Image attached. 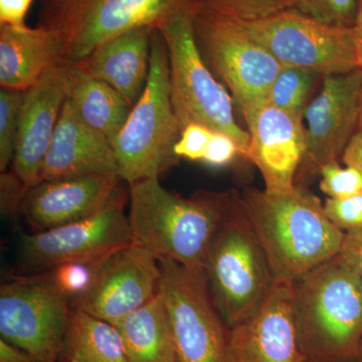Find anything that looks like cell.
Returning a JSON list of instances; mask_svg holds the SVG:
<instances>
[{"instance_id":"6da1fadb","label":"cell","mask_w":362,"mask_h":362,"mask_svg":"<svg viewBox=\"0 0 362 362\" xmlns=\"http://www.w3.org/2000/svg\"><path fill=\"white\" fill-rule=\"evenodd\" d=\"M240 197L275 280L294 282L341 251L345 233L304 187L278 192L247 188Z\"/></svg>"},{"instance_id":"7a4b0ae2","label":"cell","mask_w":362,"mask_h":362,"mask_svg":"<svg viewBox=\"0 0 362 362\" xmlns=\"http://www.w3.org/2000/svg\"><path fill=\"white\" fill-rule=\"evenodd\" d=\"M129 188L133 243L158 259L204 270L233 192H197L187 199L162 187L158 178L135 181Z\"/></svg>"},{"instance_id":"3957f363","label":"cell","mask_w":362,"mask_h":362,"mask_svg":"<svg viewBox=\"0 0 362 362\" xmlns=\"http://www.w3.org/2000/svg\"><path fill=\"white\" fill-rule=\"evenodd\" d=\"M307 362L354 361L362 340V281L339 254L293 282Z\"/></svg>"},{"instance_id":"277c9868","label":"cell","mask_w":362,"mask_h":362,"mask_svg":"<svg viewBox=\"0 0 362 362\" xmlns=\"http://www.w3.org/2000/svg\"><path fill=\"white\" fill-rule=\"evenodd\" d=\"M204 273L214 303L228 329L258 310L275 283L265 250L239 194L233 192L209 247Z\"/></svg>"},{"instance_id":"5b68a950","label":"cell","mask_w":362,"mask_h":362,"mask_svg":"<svg viewBox=\"0 0 362 362\" xmlns=\"http://www.w3.org/2000/svg\"><path fill=\"white\" fill-rule=\"evenodd\" d=\"M181 128L171 103L168 47L158 28L152 35L148 81L127 122L111 142L119 176L128 185L158 178L180 158L175 147Z\"/></svg>"},{"instance_id":"8992f818","label":"cell","mask_w":362,"mask_h":362,"mask_svg":"<svg viewBox=\"0 0 362 362\" xmlns=\"http://www.w3.org/2000/svg\"><path fill=\"white\" fill-rule=\"evenodd\" d=\"M158 30L168 47L171 103L181 131L189 124H199L223 133L235 140L247 158L251 136L235 122L232 98L202 58L195 40L192 9Z\"/></svg>"},{"instance_id":"52a82bcc","label":"cell","mask_w":362,"mask_h":362,"mask_svg":"<svg viewBox=\"0 0 362 362\" xmlns=\"http://www.w3.org/2000/svg\"><path fill=\"white\" fill-rule=\"evenodd\" d=\"M188 9L190 0H42L39 26L58 33L66 63L76 65L107 40L159 28Z\"/></svg>"},{"instance_id":"ba28073f","label":"cell","mask_w":362,"mask_h":362,"mask_svg":"<svg viewBox=\"0 0 362 362\" xmlns=\"http://www.w3.org/2000/svg\"><path fill=\"white\" fill-rule=\"evenodd\" d=\"M194 32L202 58L232 92L247 128L268 105L274 81L285 66L252 40L235 21L192 11Z\"/></svg>"},{"instance_id":"9c48e42d","label":"cell","mask_w":362,"mask_h":362,"mask_svg":"<svg viewBox=\"0 0 362 362\" xmlns=\"http://www.w3.org/2000/svg\"><path fill=\"white\" fill-rule=\"evenodd\" d=\"M163 298L177 362H232L230 329L209 291L206 273L158 259Z\"/></svg>"},{"instance_id":"30bf717a","label":"cell","mask_w":362,"mask_h":362,"mask_svg":"<svg viewBox=\"0 0 362 362\" xmlns=\"http://www.w3.org/2000/svg\"><path fill=\"white\" fill-rule=\"evenodd\" d=\"M71 302L47 274L21 275L0 288V334L40 362L66 354Z\"/></svg>"},{"instance_id":"8fae6325","label":"cell","mask_w":362,"mask_h":362,"mask_svg":"<svg viewBox=\"0 0 362 362\" xmlns=\"http://www.w3.org/2000/svg\"><path fill=\"white\" fill-rule=\"evenodd\" d=\"M235 21L283 66L322 77L359 69L352 28L325 25L293 11Z\"/></svg>"},{"instance_id":"7c38bea8","label":"cell","mask_w":362,"mask_h":362,"mask_svg":"<svg viewBox=\"0 0 362 362\" xmlns=\"http://www.w3.org/2000/svg\"><path fill=\"white\" fill-rule=\"evenodd\" d=\"M128 195L124 189L98 213L68 225L23 233L18 242V265L25 275L44 273L68 263L102 258L131 244Z\"/></svg>"},{"instance_id":"4fadbf2b","label":"cell","mask_w":362,"mask_h":362,"mask_svg":"<svg viewBox=\"0 0 362 362\" xmlns=\"http://www.w3.org/2000/svg\"><path fill=\"white\" fill-rule=\"evenodd\" d=\"M362 69L324 76L322 88L305 111L306 147L295 185L304 187L338 161L358 127Z\"/></svg>"},{"instance_id":"5bb4252c","label":"cell","mask_w":362,"mask_h":362,"mask_svg":"<svg viewBox=\"0 0 362 362\" xmlns=\"http://www.w3.org/2000/svg\"><path fill=\"white\" fill-rule=\"evenodd\" d=\"M160 278L158 259L132 242L107 257L89 291L71 308L116 325L156 296Z\"/></svg>"},{"instance_id":"9a60e30c","label":"cell","mask_w":362,"mask_h":362,"mask_svg":"<svg viewBox=\"0 0 362 362\" xmlns=\"http://www.w3.org/2000/svg\"><path fill=\"white\" fill-rule=\"evenodd\" d=\"M232 362H307L295 312L293 282L275 280L265 301L230 329Z\"/></svg>"},{"instance_id":"2e32d148","label":"cell","mask_w":362,"mask_h":362,"mask_svg":"<svg viewBox=\"0 0 362 362\" xmlns=\"http://www.w3.org/2000/svg\"><path fill=\"white\" fill-rule=\"evenodd\" d=\"M71 66L68 63L56 66L23 94L11 169L28 187L42 181L45 156L68 99Z\"/></svg>"},{"instance_id":"e0dca14e","label":"cell","mask_w":362,"mask_h":362,"mask_svg":"<svg viewBox=\"0 0 362 362\" xmlns=\"http://www.w3.org/2000/svg\"><path fill=\"white\" fill-rule=\"evenodd\" d=\"M120 180L119 175H93L40 181L26 190L20 214L35 232L83 220L120 192Z\"/></svg>"},{"instance_id":"ac0fdd59","label":"cell","mask_w":362,"mask_h":362,"mask_svg":"<svg viewBox=\"0 0 362 362\" xmlns=\"http://www.w3.org/2000/svg\"><path fill=\"white\" fill-rule=\"evenodd\" d=\"M251 141L247 159L259 169L268 192L294 187L303 159V118L267 105L247 128Z\"/></svg>"},{"instance_id":"d6986e66","label":"cell","mask_w":362,"mask_h":362,"mask_svg":"<svg viewBox=\"0 0 362 362\" xmlns=\"http://www.w3.org/2000/svg\"><path fill=\"white\" fill-rule=\"evenodd\" d=\"M93 175H119L108 138L90 128L66 100L42 171V180Z\"/></svg>"},{"instance_id":"ffe728a7","label":"cell","mask_w":362,"mask_h":362,"mask_svg":"<svg viewBox=\"0 0 362 362\" xmlns=\"http://www.w3.org/2000/svg\"><path fill=\"white\" fill-rule=\"evenodd\" d=\"M64 63L65 49L58 33L40 26H0L1 88L25 92Z\"/></svg>"},{"instance_id":"44dd1931","label":"cell","mask_w":362,"mask_h":362,"mask_svg":"<svg viewBox=\"0 0 362 362\" xmlns=\"http://www.w3.org/2000/svg\"><path fill=\"white\" fill-rule=\"evenodd\" d=\"M156 30L143 26L122 33L93 49L78 65L111 86L133 107L148 81L152 35Z\"/></svg>"},{"instance_id":"7402d4cb","label":"cell","mask_w":362,"mask_h":362,"mask_svg":"<svg viewBox=\"0 0 362 362\" xmlns=\"http://www.w3.org/2000/svg\"><path fill=\"white\" fill-rule=\"evenodd\" d=\"M68 100L80 118L110 143L127 122L133 107L115 89L93 77L83 66L71 65Z\"/></svg>"},{"instance_id":"603a6c76","label":"cell","mask_w":362,"mask_h":362,"mask_svg":"<svg viewBox=\"0 0 362 362\" xmlns=\"http://www.w3.org/2000/svg\"><path fill=\"white\" fill-rule=\"evenodd\" d=\"M116 327L130 362H177L160 292L117 323Z\"/></svg>"},{"instance_id":"cb8c5ba5","label":"cell","mask_w":362,"mask_h":362,"mask_svg":"<svg viewBox=\"0 0 362 362\" xmlns=\"http://www.w3.org/2000/svg\"><path fill=\"white\" fill-rule=\"evenodd\" d=\"M66 354L83 362H130L116 325L71 308Z\"/></svg>"},{"instance_id":"d4e9b609","label":"cell","mask_w":362,"mask_h":362,"mask_svg":"<svg viewBox=\"0 0 362 362\" xmlns=\"http://www.w3.org/2000/svg\"><path fill=\"white\" fill-rule=\"evenodd\" d=\"M320 78L318 74L284 66L272 85L268 105L304 119L309 98Z\"/></svg>"},{"instance_id":"484cf974","label":"cell","mask_w":362,"mask_h":362,"mask_svg":"<svg viewBox=\"0 0 362 362\" xmlns=\"http://www.w3.org/2000/svg\"><path fill=\"white\" fill-rule=\"evenodd\" d=\"M192 11L216 14L228 20L251 21L288 11L289 0H190Z\"/></svg>"},{"instance_id":"4316f807","label":"cell","mask_w":362,"mask_h":362,"mask_svg":"<svg viewBox=\"0 0 362 362\" xmlns=\"http://www.w3.org/2000/svg\"><path fill=\"white\" fill-rule=\"evenodd\" d=\"M111 255V254H110ZM109 256V255H108ZM68 262L44 272L70 302L89 291L107 257Z\"/></svg>"},{"instance_id":"83f0119b","label":"cell","mask_w":362,"mask_h":362,"mask_svg":"<svg viewBox=\"0 0 362 362\" xmlns=\"http://www.w3.org/2000/svg\"><path fill=\"white\" fill-rule=\"evenodd\" d=\"M25 92L18 90H0V170H8L16 156L20 131L21 105Z\"/></svg>"},{"instance_id":"f1b7e54d","label":"cell","mask_w":362,"mask_h":362,"mask_svg":"<svg viewBox=\"0 0 362 362\" xmlns=\"http://www.w3.org/2000/svg\"><path fill=\"white\" fill-rule=\"evenodd\" d=\"M288 11L325 25L352 28L356 18L357 0H289Z\"/></svg>"},{"instance_id":"f546056e","label":"cell","mask_w":362,"mask_h":362,"mask_svg":"<svg viewBox=\"0 0 362 362\" xmlns=\"http://www.w3.org/2000/svg\"><path fill=\"white\" fill-rule=\"evenodd\" d=\"M319 175V187L328 199H344L362 192V175L354 168H341L338 161L331 162Z\"/></svg>"},{"instance_id":"4dcf8cb0","label":"cell","mask_w":362,"mask_h":362,"mask_svg":"<svg viewBox=\"0 0 362 362\" xmlns=\"http://www.w3.org/2000/svg\"><path fill=\"white\" fill-rule=\"evenodd\" d=\"M323 206L331 223L343 233L362 228V192L344 199H327Z\"/></svg>"},{"instance_id":"1f68e13d","label":"cell","mask_w":362,"mask_h":362,"mask_svg":"<svg viewBox=\"0 0 362 362\" xmlns=\"http://www.w3.org/2000/svg\"><path fill=\"white\" fill-rule=\"evenodd\" d=\"M214 131L199 124H189L181 131L175 152L178 158L202 161Z\"/></svg>"},{"instance_id":"d6a6232c","label":"cell","mask_w":362,"mask_h":362,"mask_svg":"<svg viewBox=\"0 0 362 362\" xmlns=\"http://www.w3.org/2000/svg\"><path fill=\"white\" fill-rule=\"evenodd\" d=\"M28 187L11 170L4 171L0 175V209L2 216H9L20 214L21 204L28 190Z\"/></svg>"},{"instance_id":"836d02e7","label":"cell","mask_w":362,"mask_h":362,"mask_svg":"<svg viewBox=\"0 0 362 362\" xmlns=\"http://www.w3.org/2000/svg\"><path fill=\"white\" fill-rule=\"evenodd\" d=\"M238 156H242V153L235 140L214 131L202 162L207 165L221 168L230 164Z\"/></svg>"},{"instance_id":"e575fe53","label":"cell","mask_w":362,"mask_h":362,"mask_svg":"<svg viewBox=\"0 0 362 362\" xmlns=\"http://www.w3.org/2000/svg\"><path fill=\"white\" fill-rule=\"evenodd\" d=\"M339 255L362 281V228L345 233Z\"/></svg>"},{"instance_id":"d590c367","label":"cell","mask_w":362,"mask_h":362,"mask_svg":"<svg viewBox=\"0 0 362 362\" xmlns=\"http://www.w3.org/2000/svg\"><path fill=\"white\" fill-rule=\"evenodd\" d=\"M33 0H0V26H25Z\"/></svg>"},{"instance_id":"8d00e7d4","label":"cell","mask_w":362,"mask_h":362,"mask_svg":"<svg viewBox=\"0 0 362 362\" xmlns=\"http://www.w3.org/2000/svg\"><path fill=\"white\" fill-rule=\"evenodd\" d=\"M345 165L354 168L362 175V130L352 136L342 154Z\"/></svg>"},{"instance_id":"74e56055","label":"cell","mask_w":362,"mask_h":362,"mask_svg":"<svg viewBox=\"0 0 362 362\" xmlns=\"http://www.w3.org/2000/svg\"><path fill=\"white\" fill-rule=\"evenodd\" d=\"M0 362H40L25 350L0 339Z\"/></svg>"},{"instance_id":"f35d334b","label":"cell","mask_w":362,"mask_h":362,"mask_svg":"<svg viewBox=\"0 0 362 362\" xmlns=\"http://www.w3.org/2000/svg\"><path fill=\"white\" fill-rule=\"evenodd\" d=\"M352 30L356 45L357 66L362 69V0H357L356 18Z\"/></svg>"},{"instance_id":"ab89813d","label":"cell","mask_w":362,"mask_h":362,"mask_svg":"<svg viewBox=\"0 0 362 362\" xmlns=\"http://www.w3.org/2000/svg\"><path fill=\"white\" fill-rule=\"evenodd\" d=\"M354 362H362V340L361 346H359L358 352H357L356 359H354Z\"/></svg>"},{"instance_id":"60d3db41","label":"cell","mask_w":362,"mask_h":362,"mask_svg":"<svg viewBox=\"0 0 362 362\" xmlns=\"http://www.w3.org/2000/svg\"><path fill=\"white\" fill-rule=\"evenodd\" d=\"M358 128H359V130H362V97H361V115H359Z\"/></svg>"},{"instance_id":"b9f144b4","label":"cell","mask_w":362,"mask_h":362,"mask_svg":"<svg viewBox=\"0 0 362 362\" xmlns=\"http://www.w3.org/2000/svg\"><path fill=\"white\" fill-rule=\"evenodd\" d=\"M68 362H83V361H78V358H74V357H71V358H69Z\"/></svg>"}]
</instances>
